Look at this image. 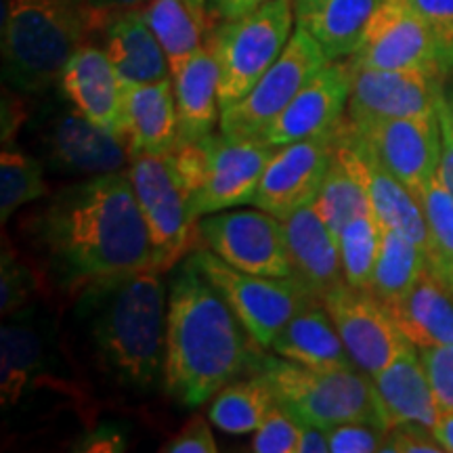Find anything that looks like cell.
Returning <instances> with one entry per match:
<instances>
[{"label":"cell","mask_w":453,"mask_h":453,"mask_svg":"<svg viewBox=\"0 0 453 453\" xmlns=\"http://www.w3.org/2000/svg\"><path fill=\"white\" fill-rule=\"evenodd\" d=\"M191 258L223 294L250 338L263 349H271L273 340L294 315L313 300H319L294 277L246 273L231 267L208 248L191 252Z\"/></svg>","instance_id":"8"},{"label":"cell","mask_w":453,"mask_h":453,"mask_svg":"<svg viewBox=\"0 0 453 453\" xmlns=\"http://www.w3.org/2000/svg\"><path fill=\"white\" fill-rule=\"evenodd\" d=\"M294 0H269L214 27L206 47L219 67L220 111L246 97L275 64L294 34Z\"/></svg>","instance_id":"7"},{"label":"cell","mask_w":453,"mask_h":453,"mask_svg":"<svg viewBox=\"0 0 453 453\" xmlns=\"http://www.w3.org/2000/svg\"><path fill=\"white\" fill-rule=\"evenodd\" d=\"M372 380L388 430L399 424L434 428L441 410L418 347L407 342L382 372L373 373Z\"/></svg>","instance_id":"22"},{"label":"cell","mask_w":453,"mask_h":453,"mask_svg":"<svg viewBox=\"0 0 453 453\" xmlns=\"http://www.w3.org/2000/svg\"><path fill=\"white\" fill-rule=\"evenodd\" d=\"M189 4V9L194 11V15L202 21L203 27H208V0H185Z\"/></svg>","instance_id":"51"},{"label":"cell","mask_w":453,"mask_h":453,"mask_svg":"<svg viewBox=\"0 0 453 453\" xmlns=\"http://www.w3.org/2000/svg\"><path fill=\"white\" fill-rule=\"evenodd\" d=\"M197 237L231 267L265 277H292L283 220L265 211H223L196 225Z\"/></svg>","instance_id":"13"},{"label":"cell","mask_w":453,"mask_h":453,"mask_svg":"<svg viewBox=\"0 0 453 453\" xmlns=\"http://www.w3.org/2000/svg\"><path fill=\"white\" fill-rule=\"evenodd\" d=\"M428 231V269L447 281L453 271V194L439 174L418 194Z\"/></svg>","instance_id":"34"},{"label":"cell","mask_w":453,"mask_h":453,"mask_svg":"<svg viewBox=\"0 0 453 453\" xmlns=\"http://www.w3.org/2000/svg\"><path fill=\"white\" fill-rule=\"evenodd\" d=\"M150 0H87L90 11L95 13V24H101L105 17L122 11H141Z\"/></svg>","instance_id":"47"},{"label":"cell","mask_w":453,"mask_h":453,"mask_svg":"<svg viewBox=\"0 0 453 453\" xmlns=\"http://www.w3.org/2000/svg\"><path fill=\"white\" fill-rule=\"evenodd\" d=\"M24 234L42 275L70 296H81L97 281L156 269L128 170L57 191L24 220Z\"/></svg>","instance_id":"1"},{"label":"cell","mask_w":453,"mask_h":453,"mask_svg":"<svg viewBox=\"0 0 453 453\" xmlns=\"http://www.w3.org/2000/svg\"><path fill=\"white\" fill-rule=\"evenodd\" d=\"M384 304L396 327L413 347L453 344V296L430 269L410 292Z\"/></svg>","instance_id":"26"},{"label":"cell","mask_w":453,"mask_h":453,"mask_svg":"<svg viewBox=\"0 0 453 453\" xmlns=\"http://www.w3.org/2000/svg\"><path fill=\"white\" fill-rule=\"evenodd\" d=\"M349 59L355 67L422 72L443 82L453 76L437 36L407 0H382L364 42Z\"/></svg>","instance_id":"12"},{"label":"cell","mask_w":453,"mask_h":453,"mask_svg":"<svg viewBox=\"0 0 453 453\" xmlns=\"http://www.w3.org/2000/svg\"><path fill=\"white\" fill-rule=\"evenodd\" d=\"M32 128L42 162L55 173L93 179L124 173L133 160L124 141L90 122L72 104L50 107Z\"/></svg>","instance_id":"11"},{"label":"cell","mask_w":453,"mask_h":453,"mask_svg":"<svg viewBox=\"0 0 453 453\" xmlns=\"http://www.w3.org/2000/svg\"><path fill=\"white\" fill-rule=\"evenodd\" d=\"M271 349L283 359L313 370L357 367L321 300H313L294 315Z\"/></svg>","instance_id":"29"},{"label":"cell","mask_w":453,"mask_h":453,"mask_svg":"<svg viewBox=\"0 0 453 453\" xmlns=\"http://www.w3.org/2000/svg\"><path fill=\"white\" fill-rule=\"evenodd\" d=\"M382 453H445V449L433 428L422 424H399L387 433Z\"/></svg>","instance_id":"42"},{"label":"cell","mask_w":453,"mask_h":453,"mask_svg":"<svg viewBox=\"0 0 453 453\" xmlns=\"http://www.w3.org/2000/svg\"><path fill=\"white\" fill-rule=\"evenodd\" d=\"M130 183L150 229L154 246V267L168 273L189 252L197 220L191 217L189 203L177 170L166 156H133L128 166Z\"/></svg>","instance_id":"10"},{"label":"cell","mask_w":453,"mask_h":453,"mask_svg":"<svg viewBox=\"0 0 453 453\" xmlns=\"http://www.w3.org/2000/svg\"><path fill=\"white\" fill-rule=\"evenodd\" d=\"M164 453H214L217 441L208 422L202 416H194L180 428L179 434L162 445Z\"/></svg>","instance_id":"43"},{"label":"cell","mask_w":453,"mask_h":453,"mask_svg":"<svg viewBox=\"0 0 453 453\" xmlns=\"http://www.w3.org/2000/svg\"><path fill=\"white\" fill-rule=\"evenodd\" d=\"M428 271V257L411 237L382 223L380 254L373 269L370 292L382 303H393L416 286Z\"/></svg>","instance_id":"30"},{"label":"cell","mask_w":453,"mask_h":453,"mask_svg":"<svg viewBox=\"0 0 453 453\" xmlns=\"http://www.w3.org/2000/svg\"><path fill=\"white\" fill-rule=\"evenodd\" d=\"M420 350V359L426 367L441 413H453V344L426 347Z\"/></svg>","instance_id":"40"},{"label":"cell","mask_w":453,"mask_h":453,"mask_svg":"<svg viewBox=\"0 0 453 453\" xmlns=\"http://www.w3.org/2000/svg\"><path fill=\"white\" fill-rule=\"evenodd\" d=\"M235 0H208V13L219 17V19H229L231 9H234Z\"/></svg>","instance_id":"49"},{"label":"cell","mask_w":453,"mask_h":453,"mask_svg":"<svg viewBox=\"0 0 453 453\" xmlns=\"http://www.w3.org/2000/svg\"><path fill=\"white\" fill-rule=\"evenodd\" d=\"M93 24L87 0H4V81L21 93L50 88L84 47Z\"/></svg>","instance_id":"4"},{"label":"cell","mask_w":453,"mask_h":453,"mask_svg":"<svg viewBox=\"0 0 453 453\" xmlns=\"http://www.w3.org/2000/svg\"><path fill=\"white\" fill-rule=\"evenodd\" d=\"M313 206L317 214L326 220V225L336 234V237L344 225H349L353 219L372 211L364 180L359 179V174L350 166L349 157L344 154L342 145H340L338 128L332 164L327 168L324 183L317 191Z\"/></svg>","instance_id":"31"},{"label":"cell","mask_w":453,"mask_h":453,"mask_svg":"<svg viewBox=\"0 0 453 453\" xmlns=\"http://www.w3.org/2000/svg\"><path fill=\"white\" fill-rule=\"evenodd\" d=\"M434 437L443 445L445 453H453V413H441L433 428Z\"/></svg>","instance_id":"48"},{"label":"cell","mask_w":453,"mask_h":453,"mask_svg":"<svg viewBox=\"0 0 453 453\" xmlns=\"http://www.w3.org/2000/svg\"><path fill=\"white\" fill-rule=\"evenodd\" d=\"M350 127L382 162V166L411 191L413 197H418L439 174V116L372 118L350 122Z\"/></svg>","instance_id":"14"},{"label":"cell","mask_w":453,"mask_h":453,"mask_svg":"<svg viewBox=\"0 0 453 453\" xmlns=\"http://www.w3.org/2000/svg\"><path fill=\"white\" fill-rule=\"evenodd\" d=\"M273 405L275 395L269 382L258 373H252L248 380L237 378L220 388L214 395L208 418L223 433L246 434L260 426Z\"/></svg>","instance_id":"32"},{"label":"cell","mask_w":453,"mask_h":453,"mask_svg":"<svg viewBox=\"0 0 453 453\" xmlns=\"http://www.w3.org/2000/svg\"><path fill=\"white\" fill-rule=\"evenodd\" d=\"M336 128L277 147L254 194V206L283 220L313 203L332 164Z\"/></svg>","instance_id":"16"},{"label":"cell","mask_w":453,"mask_h":453,"mask_svg":"<svg viewBox=\"0 0 453 453\" xmlns=\"http://www.w3.org/2000/svg\"><path fill=\"white\" fill-rule=\"evenodd\" d=\"M47 370L49 355L42 327L34 324L30 313H13L0 330V393L4 410L42 384Z\"/></svg>","instance_id":"28"},{"label":"cell","mask_w":453,"mask_h":453,"mask_svg":"<svg viewBox=\"0 0 453 453\" xmlns=\"http://www.w3.org/2000/svg\"><path fill=\"white\" fill-rule=\"evenodd\" d=\"M173 87L177 99L179 145L212 134L220 122L219 67L206 44L173 72Z\"/></svg>","instance_id":"27"},{"label":"cell","mask_w":453,"mask_h":453,"mask_svg":"<svg viewBox=\"0 0 453 453\" xmlns=\"http://www.w3.org/2000/svg\"><path fill=\"white\" fill-rule=\"evenodd\" d=\"M38 286V277L34 271L21 263L11 246L3 248V263H0V309L3 315H13L26 307Z\"/></svg>","instance_id":"38"},{"label":"cell","mask_w":453,"mask_h":453,"mask_svg":"<svg viewBox=\"0 0 453 453\" xmlns=\"http://www.w3.org/2000/svg\"><path fill=\"white\" fill-rule=\"evenodd\" d=\"M141 11L168 57L170 73L203 47L206 27L185 0H150Z\"/></svg>","instance_id":"33"},{"label":"cell","mask_w":453,"mask_h":453,"mask_svg":"<svg viewBox=\"0 0 453 453\" xmlns=\"http://www.w3.org/2000/svg\"><path fill=\"white\" fill-rule=\"evenodd\" d=\"M437 116L441 128L439 179L453 194V87L449 82H447L443 97H441Z\"/></svg>","instance_id":"44"},{"label":"cell","mask_w":453,"mask_h":453,"mask_svg":"<svg viewBox=\"0 0 453 453\" xmlns=\"http://www.w3.org/2000/svg\"><path fill=\"white\" fill-rule=\"evenodd\" d=\"M162 275L134 271L93 283L78 296L95 364L124 388L150 390L164 378L168 290Z\"/></svg>","instance_id":"3"},{"label":"cell","mask_w":453,"mask_h":453,"mask_svg":"<svg viewBox=\"0 0 453 453\" xmlns=\"http://www.w3.org/2000/svg\"><path fill=\"white\" fill-rule=\"evenodd\" d=\"M388 428L376 422H342L327 428L332 453L382 451Z\"/></svg>","instance_id":"39"},{"label":"cell","mask_w":453,"mask_h":453,"mask_svg":"<svg viewBox=\"0 0 453 453\" xmlns=\"http://www.w3.org/2000/svg\"><path fill=\"white\" fill-rule=\"evenodd\" d=\"M326 64L327 57L315 38L296 26L283 53L250 93L220 111V133L240 139H263L265 130Z\"/></svg>","instance_id":"9"},{"label":"cell","mask_w":453,"mask_h":453,"mask_svg":"<svg viewBox=\"0 0 453 453\" xmlns=\"http://www.w3.org/2000/svg\"><path fill=\"white\" fill-rule=\"evenodd\" d=\"M292 277L315 298L324 300L332 290L347 283L340 260L338 237L319 217L313 203L283 219Z\"/></svg>","instance_id":"21"},{"label":"cell","mask_w":453,"mask_h":453,"mask_svg":"<svg viewBox=\"0 0 453 453\" xmlns=\"http://www.w3.org/2000/svg\"><path fill=\"white\" fill-rule=\"evenodd\" d=\"M303 422L275 401L260 426L254 430L252 451L257 453H296Z\"/></svg>","instance_id":"37"},{"label":"cell","mask_w":453,"mask_h":453,"mask_svg":"<svg viewBox=\"0 0 453 453\" xmlns=\"http://www.w3.org/2000/svg\"><path fill=\"white\" fill-rule=\"evenodd\" d=\"M49 194L42 164L36 157L17 150L13 145L3 147L0 156V219L7 223L11 214L26 203L41 200Z\"/></svg>","instance_id":"36"},{"label":"cell","mask_w":453,"mask_h":453,"mask_svg":"<svg viewBox=\"0 0 453 453\" xmlns=\"http://www.w3.org/2000/svg\"><path fill=\"white\" fill-rule=\"evenodd\" d=\"M445 87L447 82L422 72L353 65L347 118L361 122L372 118L437 116Z\"/></svg>","instance_id":"17"},{"label":"cell","mask_w":453,"mask_h":453,"mask_svg":"<svg viewBox=\"0 0 453 453\" xmlns=\"http://www.w3.org/2000/svg\"><path fill=\"white\" fill-rule=\"evenodd\" d=\"M382 0H294L296 26L319 44L327 61L349 59L364 42Z\"/></svg>","instance_id":"25"},{"label":"cell","mask_w":453,"mask_h":453,"mask_svg":"<svg viewBox=\"0 0 453 453\" xmlns=\"http://www.w3.org/2000/svg\"><path fill=\"white\" fill-rule=\"evenodd\" d=\"M445 286H447V290H449V292H451V296H453V271H451V275H449V277H447Z\"/></svg>","instance_id":"52"},{"label":"cell","mask_w":453,"mask_h":453,"mask_svg":"<svg viewBox=\"0 0 453 453\" xmlns=\"http://www.w3.org/2000/svg\"><path fill=\"white\" fill-rule=\"evenodd\" d=\"M338 141L347 154L350 166L364 180L367 197H370L372 212L380 219V223L393 226L407 237H411L418 246L428 250V231L422 208L411 191L393 177L382 162L372 154L364 139L350 127L349 118H344L338 127Z\"/></svg>","instance_id":"19"},{"label":"cell","mask_w":453,"mask_h":453,"mask_svg":"<svg viewBox=\"0 0 453 453\" xmlns=\"http://www.w3.org/2000/svg\"><path fill=\"white\" fill-rule=\"evenodd\" d=\"M382 223L372 211L344 225L338 234L342 273L349 286L370 290L373 269L380 254Z\"/></svg>","instance_id":"35"},{"label":"cell","mask_w":453,"mask_h":453,"mask_svg":"<svg viewBox=\"0 0 453 453\" xmlns=\"http://www.w3.org/2000/svg\"><path fill=\"white\" fill-rule=\"evenodd\" d=\"M101 24L104 50L124 84H147L173 76L168 57L145 21L143 11L113 13Z\"/></svg>","instance_id":"24"},{"label":"cell","mask_w":453,"mask_h":453,"mask_svg":"<svg viewBox=\"0 0 453 453\" xmlns=\"http://www.w3.org/2000/svg\"><path fill=\"white\" fill-rule=\"evenodd\" d=\"M263 3H269V0H235L234 9H231L229 19H235V17L250 13V11L260 7V4H263Z\"/></svg>","instance_id":"50"},{"label":"cell","mask_w":453,"mask_h":453,"mask_svg":"<svg viewBox=\"0 0 453 453\" xmlns=\"http://www.w3.org/2000/svg\"><path fill=\"white\" fill-rule=\"evenodd\" d=\"M258 349L223 294L187 254L168 286L166 393L183 407L203 405L250 372Z\"/></svg>","instance_id":"2"},{"label":"cell","mask_w":453,"mask_h":453,"mask_svg":"<svg viewBox=\"0 0 453 453\" xmlns=\"http://www.w3.org/2000/svg\"><path fill=\"white\" fill-rule=\"evenodd\" d=\"M350 88H353L350 59L327 61L265 130L263 141L277 150L281 145L334 130L347 118Z\"/></svg>","instance_id":"18"},{"label":"cell","mask_w":453,"mask_h":453,"mask_svg":"<svg viewBox=\"0 0 453 453\" xmlns=\"http://www.w3.org/2000/svg\"><path fill=\"white\" fill-rule=\"evenodd\" d=\"M252 373L269 382L275 401L300 422L330 428L342 422L384 424L372 376L359 367L313 370L283 357L254 355Z\"/></svg>","instance_id":"6"},{"label":"cell","mask_w":453,"mask_h":453,"mask_svg":"<svg viewBox=\"0 0 453 453\" xmlns=\"http://www.w3.org/2000/svg\"><path fill=\"white\" fill-rule=\"evenodd\" d=\"M407 3L437 36L447 67L453 73V0H407Z\"/></svg>","instance_id":"41"},{"label":"cell","mask_w":453,"mask_h":453,"mask_svg":"<svg viewBox=\"0 0 453 453\" xmlns=\"http://www.w3.org/2000/svg\"><path fill=\"white\" fill-rule=\"evenodd\" d=\"M127 143L133 156H166L179 145V116L173 81L124 84Z\"/></svg>","instance_id":"23"},{"label":"cell","mask_w":453,"mask_h":453,"mask_svg":"<svg viewBox=\"0 0 453 453\" xmlns=\"http://www.w3.org/2000/svg\"><path fill=\"white\" fill-rule=\"evenodd\" d=\"M326 451H330L327 428L319 426V424L303 422L296 453H326Z\"/></svg>","instance_id":"46"},{"label":"cell","mask_w":453,"mask_h":453,"mask_svg":"<svg viewBox=\"0 0 453 453\" xmlns=\"http://www.w3.org/2000/svg\"><path fill=\"white\" fill-rule=\"evenodd\" d=\"M124 437L118 433L116 428L101 426L93 428L84 437L81 443H78V451H122L124 449Z\"/></svg>","instance_id":"45"},{"label":"cell","mask_w":453,"mask_h":453,"mask_svg":"<svg viewBox=\"0 0 453 453\" xmlns=\"http://www.w3.org/2000/svg\"><path fill=\"white\" fill-rule=\"evenodd\" d=\"M321 303L326 304L350 359L367 376L382 372L407 344L387 304L370 290L342 283Z\"/></svg>","instance_id":"15"},{"label":"cell","mask_w":453,"mask_h":453,"mask_svg":"<svg viewBox=\"0 0 453 453\" xmlns=\"http://www.w3.org/2000/svg\"><path fill=\"white\" fill-rule=\"evenodd\" d=\"M275 147L263 139L212 133L174 147L170 160L196 220L212 212L252 203Z\"/></svg>","instance_id":"5"},{"label":"cell","mask_w":453,"mask_h":453,"mask_svg":"<svg viewBox=\"0 0 453 453\" xmlns=\"http://www.w3.org/2000/svg\"><path fill=\"white\" fill-rule=\"evenodd\" d=\"M61 90L90 122L127 143L124 82L104 49L84 44L61 73Z\"/></svg>","instance_id":"20"}]
</instances>
